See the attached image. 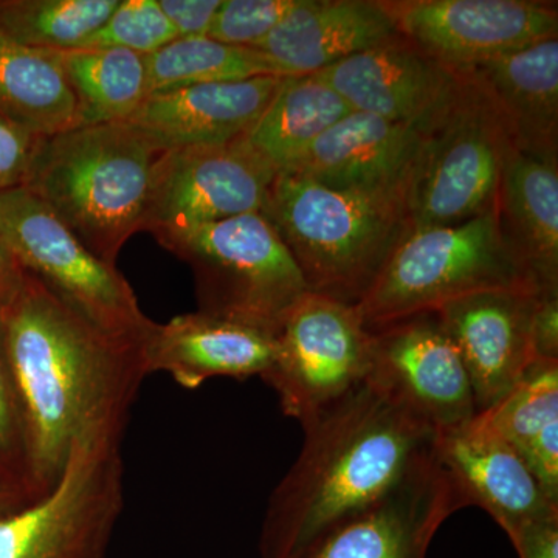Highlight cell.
Here are the masks:
<instances>
[{
	"mask_svg": "<svg viewBox=\"0 0 558 558\" xmlns=\"http://www.w3.org/2000/svg\"><path fill=\"white\" fill-rule=\"evenodd\" d=\"M161 153L128 121L70 128L43 138L24 189L116 266L121 248L145 227Z\"/></svg>",
	"mask_w": 558,
	"mask_h": 558,
	"instance_id": "obj_3",
	"label": "cell"
},
{
	"mask_svg": "<svg viewBox=\"0 0 558 558\" xmlns=\"http://www.w3.org/2000/svg\"><path fill=\"white\" fill-rule=\"evenodd\" d=\"M0 486L25 501H36L28 469L27 436L16 384L11 373L0 311Z\"/></svg>",
	"mask_w": 558,
	"mask_h": 558,
	"instance_id": "obj_31",
	"label": "cell"
},
{
	"mask_svg": "<svg viewBox=\"0 0 558 558\" xmlns=\"http://www.w3.org/2000/svg\"><path fill=\"white\" fill-rule=\"evenodd\" d=\"M154 238L193 270L197 311L277 332L290 307L310 292L295 259L263 213Z\"/></svg>",
	"mask_w": 558,
	"mask_h": 558,
	"instance_id": "obj_6",
	"label": "cell"
},
{
	"mask_svg": "<svg viewBox=\"0 0 558 558\" xmlns=\"http://www.w3.org/2000/svg\"><path fill=\"white\" fill-rule=\"evenodd\" d=\"M399 38L380 0H296L252 49L266 54L282 76L311 75Z\"/></svg>",
	"mask_w": 558,
	"mask_h": 558,
	"instance_id": "obj_21",
	"label": "cell"
},
{
	"mask_svg": "<svg viewBox=\"0 0 558 558\" xmlns=\"http://www.w3.org/2000/svg\"><path fill=\"white\" fill-rule=\"evenodd\" d=\"M62 73L75 100V126L126 121L148 97L146 57L124 49L61 51Z\"/></svg>",
	"mask_w": 558,
	"mask_h": 558,
	"instance_id": "obj_27",
	"label": "cell"
},
{
	"mask_svg": "<svg viewBox=\"0 0 558 558\" xmlns=\"http://www.w3.org/2000/svg\"><path fill=\"white\" fill-rule=\"evenodd\" d=\"M502 230L542 290H558V165L510 150L498 191Z\"/></svg>",
	"mask_w": 558,
	"mask_h": 558,
	"instance_id": "obj_23",
	"label": "cell"
},
{
	"mask_svg": "<svg viewBox=\"0 0 558 558\" xmlns=\"http://www.w3.org/2000/svg\"><path fill=\"white\" fill-rule=\"evenodd\" d=\"M357 112L429 131L469 78L405 38L360 51L315 73Z\"/></svg>",
	"mask_w": 558,
	"mask_h": 558,
	"instance_id": "obj_15",
	"label": "cell"
},
{
	"mask_svg": "<svg viewBox=\"0 0 558 558\" xmlns=\"http://www.w3.org/2000/svg\"><path fill=\"white\" fill-rule=\"evenodd\" d=\"M275 175L242 137L163 150L154 167L143 231L154 236L263 213Z\"/></svg>",
	"mask_w": 558,
	"mask_h": 558,
	"instance_id": "obj_11",
	"label": "cell"
},
{
	"mask_svg": "<svg viewBox=\"0 0 558 558\" xmlns=\"http://www.w3.org/2000/svg\"><path fill=\"white\" fill-rule=\"evenodd\" d=\"M427 132L413 124L352 110L282 172L333 190L405 202Z\"/></svg>",
	"mask_w": 558,
	"mask_h": 558,
	"instance_id": "obj_18",
	"label": "cell"
},
{
	"mask_svg": "<svg viewBox=\"0 0 558 558\" xmlns=\"http://www.w3.org/2000/svg\"><path fill=\"white\" fill-rule=\"evenodd\" d=\"M28 505L24 498L20 495L14 494L10 488L0 486V515L13 512V510L20 509L21 506Z\"/></svg>",
	"mask_w": 558,
	"mask_h": 558,
	"instance_id": "obj_38",
	"label": "cell"
},
{
	"mask_svg": "<svg viewBox=\"0 0 558 558\" xmlns=\"http://www.w3.org/2000/svg\"><path fill=\"white\" fill-rule=\"evenodd\" d=\"M464 508L433 446L380 498L328 529L299 558H427L440 526Z\"/></svg>",
	"mask_w": 558,
	"mask_h": 558,
	"instance_id": "obj_14",
	"label": "cell"
},
{
	"mask_svg": "<svg viewBox=\"0 0 558 558\" xmlns=\"http://www.w3.org/2000/svg\"><path fill=\"white\" fill-rule=\"evenodd\" d=\"M36 498L61 478L70 451L97 436L123 438L146 374L142 343L116 339L25 271L2 310Z\"/></svg>",
	"mask_w": 558,
	"mask_h": 558,
	"instance_id": "obj_1",
	"label": "cell"
},
{
	"mask_svg": "<svg viewBox=\"0 0 558 558\" xmlns=\"http://www.w3.org/2000/svg\"><path fill=\"white\" fill-rule=\"evenodd\" d=\"M435 454L465 508L486 510L506 534L527 521L558 517V505L483 413L436 433Z\"/></svg>",
	"mask_w": 558,
	"mask_h": 558,
	"instance_id": "obj_17",
	"label": "cell"
},
{
	"mask_svg": "<svg viewBox=\"0 0 558 558\" xmlns=\"http://www.w3.org/2000/svg\"><path fill=\"white\" fill-rule=\"evenodd\" d=\"M495 289L545 292L510 245L498 204L454 226L411 229L355 307L376 328Z\"/></svg>",
	"mask_w": 558,
	"mask_h": 558,
	"instance_id": "obj_5",
	"label": "cell"
},
{
	"mask_svg": "<svg viewBox=\"0 0 558 558\" xmlns=\"http://www.w3.org/2000/svg\"><path fill=\"white\" fill-rule=\"evenodd\" d=\"M277 354V332L241 319L196 311L160 325L142 343L146 374L167 373L196 389L215 377L263 379Z\"/></svg>",
	"mask_w": 558,
	"mask_h": 558,
	"instance_id": "obj_19",
	"label": "cell"
},
{
	"mask_svg": "<svg viewBox=\"0 0 558 558\" xmlns=\"http://www.w3.org/2000/svg\"><path fill=\"white\" fill-rule=\"evenodd\" d=\"M159 5L178 38H204L208 36L222 0H159Z\"/></svg>",
	"mask_w": 558,
	"mask_h": 558,
	"instance_id": "obj_34",
	"label": "cell"
},
{
	"mask_svg": "<svg viewBox=\"0 0 558 558\" xmlns=\"http://www.w3.org/2000/svg\"><path fill=\"white\" fill-rule=\"evenodd\" d=\"M263 215L310 292L352 306L411 230L402 199L333 190L290 172L275 175Z\"/></svg>",
	"mask_w": 558,
	"mask_h": 558,
	"instance_id": "obj_4",
	"label": "cell"
},
{
	"mask_svg": "<svg viewBox=\"0 0 558 558\" xmlns=\"http://www.w3.org/2000/svg\"><path fill=\"white\" fill-rule=\"evenodd\" d=\"M371 329L368 379L400 400L436 433L478 414L457 347L436 312Z\"/></svg>",
	"mask_w": 558,
	"mask_h": 558,
	"instance_id": "obj_13",
	"label": "cell"
},
{
	"mask_svg": "<svg viewBox=\"0 0 558 558\" xmlns=\"http://www.w3.org/2000/svg\"><path fill=\"white\" fill-rule=\"evenodd\" d=\"M0 242L80 317L116 339L143 343L153 319L117 266L90 252L24 186L0 194Z\"/></svg>",
	"mask_w": 558,
	"mask_h": 558,
	"instance_id": "obj_8",
	"label": "cell"
},
{
	"mask_svg": "<svg viewBox=\"0 0 558 558\" xmlns=\"http://www.w3.org/2000/svg\"><path fill=\"white\" fill-rule=\"evenodd\" d=\"M24 275L25 271L21 269L10 250L0 242V311L16 295Z\"/></svg>",
	"mask_w": 558,
	"mask_h": 558,
	"instance_id": "obj_37",
	"label": "cell"
},
{
	"mask_svg": "<svg viewBox=\"0 0 558 558\" xmlns=\"http://www.w3.org/2000/svg\"><path fill=\"white\" fill-rule=\"evenodd\" d=\"M0 113L46 137L75 126V100L58 53L0 33Z\"/></svg>",
	"mask_w": 558,
	"mask_h": 558,
	"instance_id": "obj_26",
	"label": "cell"
},
{
	"mask_svg": "<svg viewBox=\"0 0 558 558\" xmlns=\"http://www.w3.org/2000/svg\"><path fill=\"white\" fill-rule=\"evenodd\" d=\"M281 76L196 84L148 95L128 119L161 150L222 145L253 126Z\"/></svg>",
	"mask_w": 558,
	"mask_h": 558,
	"instance_id": "obj_20",
	"label": "cell"
},
{
	"mask_svg": "<svg viewBox=\"0 0 558 558\" xmlns=\"http://www.w3.org/2000/svg\"><path fill=\"white\" fill-rule=\"evenodd\" d=\"M523 153L557 160L558 39L538 40L473 70Z\"/></svg>",
	"mask_w": 558,
	"mask_h": 558,
	"instance_id": "obj_22",
	"label": "cell"
},
{
	"mask_svg": "<svg viewBox=\"0 0 558 558\" xmlns=\"http://www.w3.org/2000/svg\"><path fill=\"white\" fill-rule=\"evenodd\" d=\"M44 137L0 113V194L25 185Z\"/></svg>",
	"mask_w": 558,
	"mask_h": 558,
	"instance_id": "obj_33",
	"label": "cell"
},
{
	"mask_svg": "<svg viewBox=\"0 0 558 558\" xmlns=\"http://www.w3.org/2000/svg\"><path fill=\"white\" fill-rule=\"evenodd\" d=\"M483 414L558 505V360H534L512 391Z\"/></svg>",
	"mask_w": 558,
	"mask_h": 558,
	"instance_id": "obj_25",
	"label": "cell"
},
{
	"mask_svg": "<svg viewBox=\"0 0 558 558\" xmlns=\"http://www.w3.org/2000/svg\"><path fill=\"white\" fill-rule=\"evenodd\" d=\"M121 436L80 440L46 495L0 515V558H106L124 508Z\"/></svg>",
	"mask_w": 558,
	"mask_h": 558,
	"instance_id": "obj_9",
	"label": "cell"
},
{
	"mask_svg": "<svg viewBox=\"0 0 558 558\" xmlns=\"http://www.w3.org/2000/svg\"><path fill=\"white\" fill-rule=\"evenodd\" d=\"M371 329L357 307L307 292L277 330V354L263 377L282 413L301 425L368 379Z\"/></svg>",
	"mask_w": 558,
	"mask_h": 558,
	"instance_id": "obj_10",
	"label": "cell"
},
{
	"mask_svg": "<svg viewBox=\"0 0 558 558\" xmlns=\"http://www.w3.org/2000/svg\"><path fill=\"white\" fill-rule=\"evenodd\" d=\"M539 293L483 290L435 311L468 371L478 413L501 402L534 362L532 315Z\"/></svg>",
	"mask_w": 558,
	"mask_h": 558,
	"instance_id": "obj_16",
	"label": "cell"
},
{
	"mask_svg": "<svg viewBox=\"0 0 558 558\" xmlns=\"http://www.w3.org/2000/svg\"><path fill=\"white\" fill-rule=\"evenodd\" d=\"M508 537L519 558H558V517L527 521Z\"/></svg>",
	"mask_w": 558,
	"mask_h": 558,
	"instance_id": "obj_36",
	"label": "cell"
},
{
	"mask_svg": "<svg viewBox=\"0 0 558 558\" xmlns=\"http://www.w3.org/2000/svg\"><path fill=\"white\" fill-rule=\"evenodd\" d=\"M535 360H558V290L539 293L532 315Z\"/></svg>",
	"mask_w": 558,
	"mask_h": 558,
	"instance_id": "obj_35",
	"label": "cell"
},
{
	"mask_svg": "<svg viewBox=\"0 0 558 558\" xmlns=\"http://www.w3.org/2000/svg\"><path fill=\"white\" fill-rule=\"evenodd\" d=\"M296 0H222L208 38L236 47H255L288 16Z\"/></svg>",
	"mask_w": 558,
	"mask_h": 558,
	"instance_id": "obj_32",
	"label": "cell"
},
{
	"mask_svg": "<svg viewBox=\"0 0 558 558\" xmlns=\"http://www.w3.org/2000/svg\"><path fill=\"white\" fill-rule=\"evenodd\" d=\"M301 427L299 458L267 506L259 558H299L395 486L436 438L427 422L369 379Z\"/></svg>",
	"mask_w": 558,
	"mask_h": 558,
	"instance_id": "obj_2",
	"label": "cell"
},
{
	"mask_svg": "<svg viewBox=\"0 0 558 558\" xmlns=\"http://www.w3.org/2000/svg\"><path fill=\"white\" fill-rule=\"evenodd\" d=\"M282 76L260 51L204 38H178L146 57L148 95L196 84Z\"/></svg>",
	"mask_w": 558,
	"mask_h": 558,
	"instance_id": "obj_28",
	"label": "cell"
},
{
	"mask_svg": "<svg viewBox=\"0 0 558 558\" xmlns=\"http://www.w3.org/2000/svg\"><path fill=\"white\" fill-rule=\"evenodd\" d=\"M508 121L475 73L425 134L405 194L411 229L454 226L494 208L510 150Z\"/></svg>",
	"mask_w": 558,
	"mask_h": 558,
	"instance_id": "obj_7",
	"label": "cell"
},
{
	"mask_svg": "<svg viewBox=\"0 0 558 558\" xmlns=\"http://www.w3.org/2000/svg\"><path fill=\"white\" fill-rule=\"evenodd\" d=\"M351 112L348 102L315 73L281 76L269 105L242 138L278 174Z\"/></svg>",
	"mask_w": 558,
	"mask_h": 558,
	"instance_id": "obj_24",
	"label": "cell"
},
{
	"mask_svg": "<svg viewBox=\"0 0 558 558\" xmlns=\"http://www.w3.org/2000/svg\"><path fill=\"white\" fill-rule=\"evenodd\" d=\"M120 0H0V33L39 51L76 50Z\"/></svg>",
	"mask_w": 558,
	"mask_h": 558,
	"instance_id": "obj_29",
	"label": "cell"
},
{
	"mask_svg": "<svg viewBox=\"0 0 558 558\" xmlns=\"http://www.w3.org/2000/svg\"><path fill=\"white\" fill-rule=\"evenodd\" d=\"M178 39L159 0H120L119 7L80 49H124L134 53H156Z\"/></svg>",
	"mask_w": 558,
	"mask_h": 558,
	"instance_id": "obj_30",
	"label": "cell"
},
{
	"mask_svg": "<svg viewBox=\"0 0 558 558\" xmlns=\"http://www.w3.org/2000/svg\"><path fill=\"white\" fill-rule=\"evenodd\" d=\"M402 38L436 61L473 72L557 38V3L534 0H380Z\"/></svg>",
	"mask_w": 558,
	"mask_h": 558,
	"instance_id": "obj_12",
	"label": "cell"
}]
</instances>
